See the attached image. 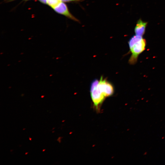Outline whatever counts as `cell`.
<instances>
[{
    "label": "cell",
    "mask_w": 165,
    "mask_h": 165,
    "mask_svg": "<svg viewBox=\"0 0 165 165\" xmlns=\"http://www.w3.org/2000/svg\"><path fill=\"white\" fill-rule=\"evenodd\" d=\"M99 82V80L97 79L93 80L91 83L90 89L93 107L98 112L100 111L101 105L106 98L102 91L97 86Z\"/></svg>",
    "instance_id": "6da1fadb"
},
{
    "label": "cell",
    "mask_w": 165,
    "mask_h": 165,
    "mask_svg": "<svg viewBox=\"0 0 165 165\" xmlns=\"http://www.w3.org/2000/svg\"><path fill=\"white\" fill-rule=\"evenodd\" d=\"M147 24L146 22L141 19L138 20L134 28L135 35L142 36L145 32Z\"/></svg>",
    "instance_id": "5b68a950"
},
{
    "label": "cell",
    "mask_w": 165,
    "mask_h": 165,
    "mask_svg": "<svg viewBox=\"0 0 165 165\" xmlns=\"http://www.w3.org/2000/svg\"><path fill=\"white\" fill-rule=\"evenodd\" d=\"M97 86L106 97L111 96L113 94L114 89L113 85L102 76L101 77Z\"/></svg>",
    "instance_id": "3957f363"
},
{
    "label": "cell",
    "mask_w": 165,
    "mask_h": 165,
    "mask_svg": "<svg viewBox=\"0 0 165 165\" xmlns=\"http://www.w3.org/2000/svg\"><path fill=\"white\" fill-rule=\"evenodd\" d=\"M44 4H47V0H38Z\"/></svg>",
    "instance_id": "ba28073f"
},
{
    "label": "cell",
    "mask_w": 165,
    "mask_h": 165,
    "mask_svg": "<svg viewBox=\"0 0 165 165\" xmlns=\"http://www.w3.org/2000/svg\"><path fill=\"white\" fill-rule=\"evenodd\" d=\"M146 45V41L143 38L129 48L131 53L129 60L130 64H134L137 62L139 55L145 50Z\"/></svg>",
    "instance_id": "7a4b0ae2"
},
{
    "label": "cell",
    "mask_w": 165,
    "mask_h": 165,
    "mask_svg": "<svg viewBox=\"0 0 165 165\" xmlns=\"http://www.w3.org/2000/svg\"><path fill=\"white\" fill-rule=\"evenodd\" d=\"M61 0L62 2H67L73 1H78L79 0Z\"/></svg>",
    "instance_id": "9c48e42d"
},
{
    "label": "cell",
    "mask_w": 165,
    "mask_h": 165,
    "mask_svg": "<svg viewBox=\"0 0 165 165\" xmlns=\"http://www.w3.org/2000/svg\"></svg>",
    "instance_id": "4fadbf2b"
},
{
    "label": "cell",
    "mask_w": 165,
    "mask_h": 165,
    "mask_svg": "<svg viewBox=\"0 0 165 165\" xmlns=\"http://www.w3.org/2000/svg\"><path fill=\"white\" fill-rule=\"evenodd\" d=\"M61 2V0H47V4L53 8Z\"/></svg>",
    "instance_id": "52a82bcc"
},
{
    "label": "cell",
    "mask_w": 165,
    "mask_h": 165,
    "mask_svg": "<svg viewBox=\"0 0 165 165\" xmlns=\"http://www.w3.org/2000/svg\"><path fill=\"white\" fill-rule=\"evenodd\" d=\"M29 139L30 141L31 140V138H30V137H29Z\"/></svg>",
    "instance_id": "30bf717a"
},
{
    "label": "cell",
    "mask_w": 165,
    "mask_h": 165,
    "mask_svg": "<svg viewBox=\"0 0 165 165\" xmlns=\"http://www.w3.org/2000/svg\"><path fill=\"white\" fill-rule=\"evenodd\" d=\"M45 149H44L42 151V152H44V151H45Z\"/></svg>",
    "instance_id": "8fae6325"
},
{
    "label": "cell",
    "mask_w": 165,
    "mask_h": 165,
    "mask_svg": "<svg viewBox=\"0 0 165 165\" xmlns=\"http://www.w3.org/2000/svg\"><path fill=\"white\" fill-rule=\"evenodd\" d=\"M53 9L56 12L59 14L63 15L75 21H78V20L70 13L67 5L62 2H60Z\"/></svg>",
    "instance_id": "277c9868"
},
{
    "label": "cell",
    "mask_w": 165,
    "mask_h": 165,
    "mask_svg": "<svg viewBox=\"0 0 165 165\" xmlns=\"http://www.w3.org/2000/svg\"><path fill=\"white\" fill-rule=\"evenodd\" d=\"M28 153V152H26V153H25V155L27 154Z\"/></svg>",
    "instance_id": "7c38bea8"
},
{
    "label": "cell",
    "mask_w": 165,
    "mask_h": 165,
    "mask_svg": "<svg viewBox=\"0 0 165 165\" xmlns=\"http://www.w3.org/2000/svg\"><path fill=\"white\" fill-rule=\"evenodd\" d=\"M143 38L142 36L135 35L133 36L128 42L129 48Z\"/></svg>",
    "instance_id": "8992f818"
}]
</instances>
